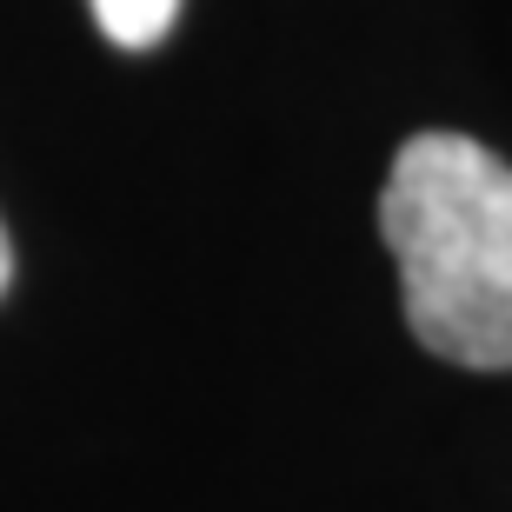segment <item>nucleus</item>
<instances>
[{"instance_id":"obj_3","label":"nucleus","mask_w":512,"mask_h":512,"mask_svg":"<svg viewBox=\"0 0 512 512\" xmlns=\"http://www.w3.org/2000/svg\"><path fill=\"white\" fill-rule=\"evenodd\" d=\"M7 280H14V247H7V227H0V293H7Z\"/></svg>"},{"instance_id":"obj_2","label":"nucleus","mask_w":512,"mask_h":512,"mask_svg":"<svg viewBox=\"0 0 512 512\" xmlns=\"http://www.w3.org/2000/svg\"><path fill=\"white\" fill-rule=\"evenodd\" d=\"M173 14H180V0H94V20L100 34L114 40V47H153V40H167Z\"/></svg>"},{"instance_id":"obj_1","label":"nucleus","mask_w":512,"mask_h":512,"mask_svg":"<svg viewBox=\"0 0 512 512\" xmlns=\"http://www.w3.org/2000/svg\"><path fill=\"white\" fill-rule=\"evenodd\" d=\"M406 326L473 373L512 366V167L466 133H413L380 193Z\"/></svg>"}]
</instances>
